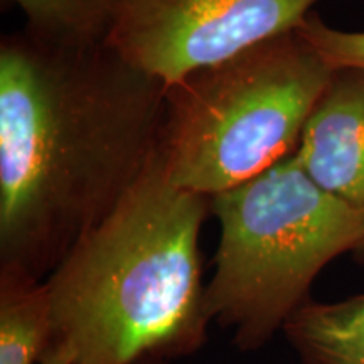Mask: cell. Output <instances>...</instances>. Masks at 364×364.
I'll use <instances>...</instances> for the list:
<instances>
[{"label":"cell","instance_id":"obj_1","mask_svg":"<svg viewBox=\"0 0 364 364\" xmlns=\"http://www.w3.org/2000/svg\"><path fill=\"white\" fill-rule=\"evenodd\" d=\"M166 85L112 49L0 43V267L46 280L147 169Z\"/></svg>","mask_w":364,"mask_h":364},{"label":"cell","instance_id":"obj_2","mask_svg":"<svg viewBox=\"0 0 364 364\" xmlns=\"http://www.w3.org/2000/svg\"><path fill=\"white\" fill-rule=\"evenodd\" d=\"M209 215L211 198L177 188L157 147L134 188L46 279L48 351L71 364L198 353L213 324L199 247Z\"/></svg>","mask_w":364,"mask_h":364},{"label":"cell","instance_id":"obj_3","mask_svg":"<svg viewBox=\"0 0 364 364\" xmlns=\"http://www.w3.org/2000/svg\"><path fill=\"white\" fill-rule=\"evenodd\" d=\"M211 215L220 241L206 311L241 353L260 351L284 332L318 273L364 243L363 209L317 186L295 152L211 198Z\"/></svg>","mask_w":364,"mask_h":364},{"label":"cell","instance_id":"obj_4","mask_svg":"<svg viewBox=\"0 0 364 364\" xmlns=\"http://www.w3.org/2000/svg\"><path fill=\"white\" fill-rule=\"evenodd\" d=\"M332 73L295 29L166 86L159 152L169 179L215 198L292 156Z\"/></svg>","mask_w":364,"mask_h":364},{"label":"cell","instance_id":"obj_5","mask_svg":"<svg viewBox=\"0 0 364 364\" xmlns=\"http://www.w3.org/2000/svg\"><path fill=\"white\" fill-rule=\"evenodd\" d=\"M318 0H112L107 44L169 86L299 29Z\"/></svg>","mask_w":364,"mask_h":364},{"label":"cell","instance_id":"obj_6","mask_svg":"<svg viewBox=\"0 0 364 364\" xmlns=\"http://www.w3.org/2000/svg\"><path fill=\"white\" fill-rule=\"evenodd\" d=\"M309 177L364 211V70H334L295 150Z\"/></svg>","mask_w":364,"mask_h":364},{"label":"cell","instance_id":"obj_7","mask_svg":"<svg viewBox=\"0 0 364 364\" xmlns=\"http://www.w3.org/2000/svg\"><path fill=\"white\" fill-rule=\"evenodd\" d=\"M300 364H364V294L307 300L284 327Z\"/></svg>","mask_w":364,"mask_h":364},{"label":"cell","instance_id":"obj_8","mask_svg":"<svg viewBox=\"0 0 364 364\" xmlns=\"http://www.w3.org/2000/svg\"><path fill=\"white\" fill-rule=\"evenodd\" d=\"M51 341L46 280L0 267V364H41Z\"/></svg>","mask_w":364,"mask_h":364},{"label":"cell","instance_id":"obj_9","mask_svg":"<svg viewBox=\"0 0 364 364\" xmlns=\"http://www.w3.org/2000/svg\"><path fill=\"white\" fill-rule=\"evenodd\" d=\"M26 17L24 29L44 43L97 46L107 43L112 0H9Z\"/></svg>","mask_w":364,"mask_h":364},{"label":"cell","instance_id":"obj_10","mask_svg":"<svg viewBox=\"0 0 364 364\" xmlns=\"http://www.w3.org/2000/svg\"><path fill=\"white\" fill-rule=\"evenodd\" d=\"M297 31L332 70H364V31H346L327 24L316 11L309 14Z\"/></svg>","mask_w":364,"mask_h":364},{"label":"cell","instance_id":"obj_11","mask_svg":"<svg viewBox=\"0 0 364 364\" xmlns=\"http://www.w3.org/2000/svg\"><path fill=\"white\" fill-rule=\"evenodd\" d=\"M41 364H71V363L68 361L66 358L59 356V354H56V353L48 351L44 354V358L41 359Z\"/></svg>","mask_w":364,"mask_h":364},{"label":"cell","instance_id":"obj_12","mask_svg":"<svg viewBox=\"0 0 364 364\" xmlns=\"http://www.w3.org/2000/svg\"><path fill=\"white\" fill-rule=\"evenodd\" d=\"M135 364H171V361H166V359H157V358H145L136 361Z\"/></svg>","mask_w":364,"mask_h":364},{"label":"cell","instance_id":"obj_13","mask_svg":"<svg viewBox=\"0 0 364 364\" xmlns=\"http://www.w3.org/2000/svg\"><path fill=\"white\" fill-rule=\"evenodd\" d=\"M356 257H359V258H364V243H363V247L359 248V252L356 253Z\"/></svg>","mask_w":364,"mask_h":364}]
</instances>
